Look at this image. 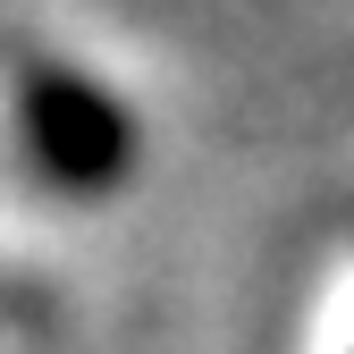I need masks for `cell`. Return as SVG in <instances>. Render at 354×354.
Returning a JSON list of instances; mask_svg holds the SVG:
<instances>
[{"label": "cell", "mask_w": 354, "mask_h": 354, "mask_svg": "<svg viewBox=\"0 0 354 354\" xmlns=\"http://www.w3.org/2000/svg\"><path fill=\"white\" fill-rule=\"evenodd\" d=\"M17 127H26L34 169L68 194H102L136 169V118H127V102H110L102 84H84L68 68H34L17 84Z\"/></svg>", "instance_id": "cell-1"}]
</instances>
